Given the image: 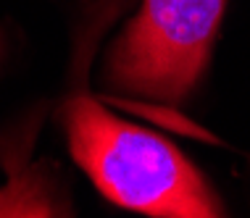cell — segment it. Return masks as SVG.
<instances>
[{
  "mask_svg": "<svg viewBox=\"0 0 250 218\" xmlns=\"http://www.w3.org/2000/svg\"><path fill=\"white\" fill-rule=\"evenodd\" d=\"M74 160L121 208L158 218H213L221 205L192 163L164 137L116 119L92 98L63 111Z\"/></svg>",
  "mask_w": 250,
  "mask_h": 218,
  "instance_id": "cell-1",
  "label": "cell"
},
{
  "mask_svg": "<svg viewBox=\"0 0 250 218\" xmlns=\"http://www.w3.org/2000/svg\"><path fill=\"white\" fill-rule=\"evenodd\" d=\"M224 5L227 0H143L111 50V81L143 98H185L208 63Z\"/></svg>",
  "mask_w": 250,
  "mask_h": 218,
  "instance_id": "cell-2",
  "label": "cell"
}]
</instances>
